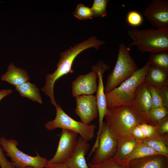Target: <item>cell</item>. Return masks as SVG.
Here are the masks:
<instances>
[{
  "mask_svg": "<svg viewBox=\"0 0 168 168\" xmlns=\"http://www.w3.org/2000/svg\"><path fill=\"white\" fill-rule=\"evenodd\" d=\"M26 168H34L32 166H29L27 167Z\"/></svg>",
  "mask_w": 168,
  "mask_h": 168,
  "instance_id": "cell-37",
  "label": "cell"
},
{
  "mask_svg": "<svg viewBox=\"0 0 168 168\" xmlns=\"http://www.w3.org/2000/svg\"><path fill=\"white\" fill-rule=\"evenodd\" d=\"M78 135L75 132L62 129L56 152L53 157L48 160V164H58L67 162L75 151Z\"/></svg>",
  "mask_w": 168,
  "mask_h": 168,
  "instance_id": "cell-10",
  "label": "cell"
},
{
  "mask_svg": "<svg viewBox=\"0 0 168 168\" xmlns=\"http://www.w3.org/2000/svg\"><path fill=\"white\" fill-rule=\"evenodd\" d=\"M90 144L79 137L74 152L65 163L70 168H90L85 159Z\"/></svg>",
  "mask_w": 168,
  "mask_h": 168,
  "instance_id": "cell-15",
  "label": "cell"
},
{
  "mask_svg": "<svg viewBox=\"0 0 168 168\" xmlns=\"http://www.w3.org/2000/svg\"><path fill=\"white\" fill-rule=\"evenodd\" d=\"M12 91L11 89H2L0 90V101L3 98L11 94Z\"/></svg>",
  "mask_w": 168,
  "mask_h": 168,
  "instance_id": "cell-36",
  "label": "cell"
},
{
  "mask_svg": "<svg viewBox=\"0 0 168 168\" xmlns=\"http://www.w3.org/2000/svg\"><path fill=\"white\" fill-rule=\"evenodd\" d=\"M139 124L133 128L131 132V135L138 141L142 142L145 139V138L142 133Z\"/></svg>",
  "mask_w": 168,
  "mask_h": 168,
  "instance_id": "cell-34",
  "label": "cell"
},
{
  "mask_svg": "<svg viewBox=\"0 0 168 168\" xmlns=\"http://www.w3.org/2000/svg\"><path fill=\"white\" fill-rule=\"evenodd\" d=\"M118 140L117 148L114 158L118 161L125 163V159L132 152L139 142L132 135Z\"/></svg>",
  "mask_w": 168,
  "mask_h": 168,
  "instance_id": "cell-19",
  "label": "cell"
},
{
  "mask_svg": "<svg viewBox=\"0 0 168 168\" xmlns=\"http://www.w3.org/2000/svg\"><path fill=\"white\" fill-rule=\"evenodd\" d=\"M55 108V118L47 121L44 124L46 129L50 131L57 128L67 129L77 133L82 139L86 142L93 139L96 128L95 125H86L75 120L68 115L58 104Z\"/></svg>",
  "mask_w": 168,
  "mask_h": 168,
  "instance_id": "cell-6",
  "label": "cell"
},
{
  "mask_svg": "<svg viewBox=\"0 0 168 168\" xmlns=\"http://www.w3.org/2000/svg\"><path fill=\"white\" fill-rule=\"evenodd\" d=\"M158 154L157 152L148 145L139 142L132 152L126 158L124 162L127 164L132 160Z\"/></svg>",
  "mask_w": 168,
  "mask_h": 168,
  "instance_id": "cell-21",
  "label": "cell"
},
{
  "mask_svg": "<svg viewBox=\"0 0 168 168\" xmlns=\"http://www.w3.org/2000/svg\"><path fill=\"white\" fill-rule=\"evenodd\" d=\"M109 0H94L91 8L93 17H104L107 15L106 7Z\"/></svg>",
  "mask_w": 168,
  "mask_h": 168,
  "instance_id": "cell-24",
  "label": "cell"
},
{
  "mask_svg": "<svg viewBox=\"0 0 168 168\" xmlns=\"http://www.w3.org/2000/svg\"><path fill=\"white\" fill-rule=\"evenodd\" d=\"M1 79L2 81L16 86L29 81L30 77L26 70L16 67L12 62Z\"/></svg>",
  "mask_w": 168,
  "mask_h": 168,
  "instance_id": "cell-17",
  "label": "cell"
},
{
  "mask_svg": "<svg viewBox=\"0 0 168 168\" xmlns=\"http://www.w3.org/2000/svg\"><path fill=\"white\" fill-rule=\"evenodd\" d=\"M90 168H128L127 164L118 161L114 157L103 162L92 164H88Z\"/></svg>",
  "mask_w": 168,
  "mask_h": 168,
  "instance_id": "cell-25",
  "label": "cell"
},
{
  "mask_svg": "<svg viewBox=\"0 0 168 168\" xmlns=\"http://www.w3.org/2000/svg\"><path fill=\"white\" fill-rule=\"evenodd\" d=\"M105 123L111 134L118 140L131 135L133 128L140 122L128 105L108 108Z\"/></svg>",
  "mask_w": 168,
  "mask_h": 168,
  "instance_id": "cell-2",
  "label": "cell"
},
{
  "mask_svg": "<svg viewBox=\"0 0 168 168\" xmlns=\"http://www.w3.org/2000/svg\"><path fill=\"white\" fill-rule=\"evenodd\" d=\"M1 145L6 155L11 159L16 168H26L30 166L34 168H44L48 160L41 156L36 152V156H30L20 151L18 148V142L13 139L5 137L0 138Z\"/></svg>",
  "mask_w": 168,
  "mask_h": 168,
  "instance_id": "cell-7",
  "label": "cell"
},
{
  "mask_svg": "<svg viewBox=\"0 0 168 168\" xmlns=\"http://www.w3.org/2000/svg\"><path fill=\"white\" fill-rule=\"evenodd\" d=\"M109 66L101 62L92 66L91 67L92 70L96 73L98 80L96 96L99 115V128L97 134V137H99L101 133L104 123L103 119L108 109L103 77L104 72L109 69Z\"/></svg>",
  "mask_w": 168,
  "mask_h": 168,
  "instance_id": "cell-12",
  "label": "cell"
},
{
  "mask_svg": "<svg viewBox=\"0 0 168 168\" xmlns=\"http://www.w3.org/2000/svg\"><path fill=\"white\" fill-rule=\"evenodd\" d=\"M155 127L157 133L168 146V116L157 123Z\"/></svg>",
  "mask_w": 168,
  "mask_h": 168,
  "instance_id": "cell-27",
  "label": "cell"
},
{
  "mask_svg": "<svg viewBox=\"0 0 168 168\" xmlns=\"http://www.w3.org/2000/svg\"><path fill=\"white\" fill-rule=\"evenodd\" d=\"M127 34L133 40L129 47L136 46L141 53L168 51V28L139 30L134 28Z\"/></svg>",
  "mask_w": 168,
  "mask_h": 168,
  "instance_id": "cell-4",
  "label": "cell"
},
{
  "mask_svg": "<svg viewBox=\"0 0 168 168\" xmlns=\"http://www.w3.org/2000/svg\"><path fill=\"white\" fill-rule=\"evenodd\" d=\"M147 87L150 94L152 103V108L161 107H166L156 88L148 83Z\"/></svg>",
  "mask_w": 168,
  "mask_h": 168,
  "instance_id": "cell-29",
  "label": "cell"
},
{
  "mask_svg": "<svg viewBox=\"0 0 168 168\" xmlns=\"http://www.w3.org/2000/svg\"><path fill=\"white\" fill-rule=\"evenodd\" d=\"M0 141V167L1 168H16L12 162L6 158Z\"/></svg>",
  "mask_w": 168,
  "mask_h": 168,
  "instance_id": "cell-32",
  "label": "cell"
},
{
  "mask_svg": "<svg viewBox=\"0 0 168 168\" xmlns=\"http://www.w3.org/2000/svg\"><path fill=\"white\" fill-rule=\"evenodd\" d=\"M128 168H168V157L156 155L129 161Z\"/></svg>",
  "mask_w": 168,
  "mask_h": 168,
  "instance_id": "cell-16",
  "label": "cell"
},
{
  "mask_svg": "<svg viewBox=\"0 0 168 168\" xmlns=\"http://www.w3.org/2000/svg\"><path fill=\"white\" fill-rule=\"evenodd\" d=\"M99 139L98 146L91 162L94 164L113 158L117 148L118 139L111 134L105 122L104 123Z\"/></svg>",
  "mask_w": 168,
  "mask_h": 168,
  "instance_id": "cell-9",
  "label": "cell"
},
{
  "mask_svg": "<svg viewBox=\"0 0 168 168\" xmlns=\"http://www.w3.org/2000/svg\"><path fill=\"white\" fill-rule=\"evenodd\" d=\"M143 15L155 29L168 28V1L152 0Z\"/></svg>",
  "mask_w": 168,
  "mask_h": 168,
  "instance_id": "cell-11",
  "label": "cell"
},
{
  "mask_svg": "<svg viewBox=\"0 0 168 168\" xmlns=\"http://www.w3.org/2000/svg\"><path fill=\"white\" fill-rule=\"evenodd\" d=\"M139 126L145 139L153 137H161L157 133L155 126L145 123L139 124Z\"/></svg>",
  "mask_w": 168,
  "mask_h": 168,
  "instance_id": "cell-31",
  "label": "cell"
},
{
  "mask_svg": "<svg viewBox=\"0 0 168 168\" xmlns=\"http://www.w3.org/2000/svg\"><path fill=\"white\" fill-rule=\"evenodd\" d=\"M141 142L151 147L159 154L168 157V146L161 137L146 138Z\"/></svg>",
  "mask_w": 168,
  "mask_h": 168,
  "instance_id": "cell-22",
  "label": "cell"
},
{
  "mask_svg": "<svg viewBox=\"0 0 168 168\" xmlns=\"http://www.w3.org/2000/svg\"><path fill=\"white\" fill-rule=\"evenodd\" d=\"M130 50L129 47L123 42L119 45L115 65L107 77L105 87V94L119 86L138 69L129 54Z\"/></svg>",
  "mask_w": 168,
  "mask_h": 168,
  "instance_id": "cell-5",
  "label": "cell"
},
{
  "mask_svg": "<svg viewBox=\"0 0 168 168\" xmlns=\"http://www.w3.org/2000/svg\"><path fill=\"white\" fill-rule=\"evenodd\" d=\"M147 84L145 81L138 86L133 100L129 106L133 110L140 124L145 123L155 126L156 124L149 116L152 103Z\"/></svg>",
  "mask_w": 168,
  "mask_h": 168,
  "instance_id": "cell-8",
  "label": "cell"
},
{
  "mask_svg": "<svg viewBox=\"0 0 168 168\" xmlns=\"http://www.w3.org/2000/svg\"><path fill=\"white\" fill-rule=\"evenodd\" d=\"M44 168H70L65 162L58 164H47Z\"/></svg>",
  "mask_w": 168,
  "mask_h": 168,
  "instance_id": "cell-35",
  "label": "cell"
},
{
  "mask_svg": "<svg viewBox=\"0 0 168 168\" xmlns=\"http://www.w3.org/2000/svg\"><path fill=\"white\" fill-rule=\"evenodd\" d=\"M156 88L166 107L168 108V85L161 87Z\"/></svg>",
  "mask_w": 168,
  "mask_h": 168,
  "instance_id": "cell-33",
  "label": "cell"
},
{
  "mask_svg": "<svg viewBox=\"0 0 168 168\" xmlns=\"http://www.w3.org/2000/svg\"><path fill=\"white\" fill-rule=\"evenodd\" d=\"M105 43L104 41L98 40L95 36H91L61 53L60 58L56 65L57 69L53 73L47 75L45 85L41 89L49 97L51 103L55 107L57 105L54 91L56 81L62 77L74 72L72 68L73 63L81 53L91 48L98 50L100 46Z\"/></svg>",
  "mask_w": 168,
  "mask_h": 168,
  "instance_id": "cell-1",
  "label": "cell"
},
{
  "mask_svg": "<svg viewBox=\"0 0 168 168\" xmlns=\"http://www.w3.org/2000/svg\"><path fill=\"white\" fill-rule=\"evenodd\" d=\"M126 20L128 24L133 27L141 26L143 21V18L141 14L135 10H131L128 12Z\"/></svg>",
  "mask_w": 168,
  "mask_h": 168,
  "instance_id": "cell-30",
  "label": "cell"
},
{
  "mask_svg": "<svg viewBox=\"0 0 168 168\" xmlns=\"http://www.w3.org/2000/svg\"><path fill=\"white\" fill-rule=\"evenodd\" d=\"M168 108L166 107L152 108L149 112L150 119L156 124L168 114Z\"/></svg>",
  "mask_w": 168,
  "mask_h": 168,
  "instance_id": "cell-28",
  "label": "cell"
},
{
  "mask_svg": "<svg viewBox=\"0 0 168 168\" xmlns=\"http://www.w3.org/2000/svg\"><path fill=\"white\" fill-rule=\"evenodd\" d=\"M168 70L151 65L149 66L145 81L156 88L168 85Z\"/></svg>",
  "mask_w": 168,
  "mask_h": 168,
  "instance_id": "cell-18",
  "label": "cell"
},
{
  "mask_svg": "<svg viewBox=\"0 0 168 168\" xmlns=\"http://www.w3.org/2000/svg\"><path fill=\"white\" fill-rule=\"evenodd\" d=\"M15 87L16 90L22 96L37 102L40 104H42L40 91L35 84L28 81Z\"/></svg>",
  "mask_w": 168,
  "mask_h": 168,
  "instance_id": "cell-20",
  "label": "cell"
},
{
  "mask_svg": "<svg viewBox=\"0 0 168 168\" xmlns=\"http://www.w3.org/2000/svg\"><path fill=\"white\" fill-rule=\"evenodd\" d=\"M150 54L148 61L151 65L168 70V51Z\"/></svg>",
  "mask_w": 168,
  "mask_h": 168,
  "instance_id": "cell-23",
  "label": "cell"
},
{
  "mask_svg": "<svg viewBox=\"0 0 168 168\" xmlns=\"http://www.w3.org/2000/svg\"><path fill=\"white\" fill-rule=\"evenodd\" d=\"M73 14L80 20L91 19L93 17L91 8L81 3L77 5Z\"/></svg>",
  "mask_w": 168,
  "mask_h": 168,
  "instance_id": "cell-26",
  "label": "cell"
},
{
  "mask_svg": "<svg viewBox=\"0 0 168 168\" xmlns=\"http://www.w3.org/2000/svg\"><path fill=\"white\" fill-rule=\"evenodd\" d=\"M97 78L96 73L93 70L86 74L79 75L71 83L73 96L93 95L97 90Z\"/></svg>",
  "mask_w": 168,
  "mask_h": 168,
  "instance_id": "cell-14",
  "label": "cell"
},
{
  "mask_svg": "<svg viewBox=\"0 0 168 168\" xmlns=\"http://www.w3.org/2000/svg\"><path fill=\"white\" fill-rule=\"evenodd\" d=\"M150 65L148 61L142 68L138 69L131 76L105 94L108 108L130 106L134 98L137 87L145 81V76Z\"/></svg>",
  "mask_w": 168,
  "mask_h": 168,
  "instance_id": "cell-3",
  "label": "cell"
},
{
  "mask_svg": "<svg viewBox=\"0 0 168 168\" xmlns=\"http://www.w3.org/2000/svg\"><path fill=\"white\" fill-rule=\"evenodd\" d=\"M75 113L80 118L81 122L86 125L90 124L98 116L96 98L93 95H82L76 97Z\"/></svg>",
  "mask_w": 168,
  "mask_h": 168,
  "instance_id": "cell-13",
  "label": "cell"
}]
</instances>
